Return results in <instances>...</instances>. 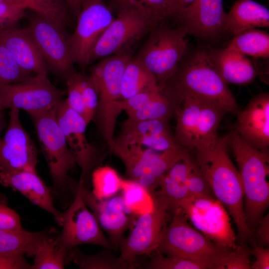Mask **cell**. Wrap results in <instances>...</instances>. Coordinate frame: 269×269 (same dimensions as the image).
<instances>
[{
    "label": "cell",
    "mask_w": 269,
    "mask_h": 269,
    "mask_svg": "<svg viewBox=\"0 0 269 269\" xmlns=\"http://www.w3.org/2000/svg\"><path fill=\"white\" fill-rule=\"evenodd\" d=\"M37 163V150L21 124L19 109L11 107L6 132L0 141V172L36 170Z\"/></svg>",
    "instance_id": "ac0fdd59"
},
{
    "label": "cell",
    "mask_w": 269,
    "mask_h": 269,
    "mask_svg": "<svg viewBox=\"0 0 269 269\" xmlns=\"http://www.w3.org/2000/svg\"><path fill=\"white\" fill-rule=\"evenodd\" d=\"M113 140L122 146L136 144L159 152L184 149L175 141L168 120L136 121L128 118Z\"/></svg>",
    "instance_id": "ffe728a7"
},
{
    "label": "cell",
    "mask_w": 269,
    "mask_h": 269,
    "mask_svg": "<svg viewBox=\"0 0 269 269\" xmlns=\"http://www.w3.org/2000/svg\"><path fill=\"white\" fill-rule=\"evenodd\" d=\"M255 257V261L251 265L252 269H269V248L256 245L251 252Z\"/></svg>",
    "instance_id": "7bdbcfd3"
},
{
    "label": "cell",
    "mask_w": 269,
    "mask_h": 269,
    "mask_svg": "<svg viewBox=\"0 0 269 269\" xmlns=\"http://www.w3.org/2000/svg\"><path fill=\"white\" fill-rule=\"evenodd\" d=\"M75 75L83 100L85 108L84 119L89 124L93 120L97 108L98 94L88 75L77 71H75Z\"/></svg>",
    "instance_id": "d590c367"
},
{
    "label": "cell",
    "mask_w": 269,
    "mask_h": 269,
    "mask_svg": "<svg viewBox=\"0 0 269 269\" xmlns=\"http://www.w3.org/2000/svg\"><path fill=\"white\" fill-rule=\"evenodd\" d=\"M179 207L195 228L208 239L229 250L237 248L230 215L216 198L189 196L180 202Z\"/></svg>",
    "instance_id": "7c38bea8"
},
{
    "label": "cell",
    "mask_w": 269,
    "mask_h": 269,
    "mask_svg": "<svg viewBox=\"0 0 269 269\" xmlns=\"http://www.w3.org/2000/svg\"><path fill=\"white\" fill-rule=\"evenodd\" d=\"M62 230L58 234L57 240L59 245L68 252L83 244L112 248L96 218L85 203L80 184L73 201L62 212Z\"/></svg>",
    "instance_id": "2e32d148"
},
{
    "label": "cell",
    "mask_w": 269,
    "mask_h": 269,
    "mask_svg": "<svg viewBox=\"0 0 269 269\" xmlns=\"http://www.w3.org/2000/svg\"><path fill=\"white\" fill-rule=\"evenodd\" d=\"M80 184L85 203L108 234L112 248H119L125 238V232L132 227L136 216L126 204L121 192L100 199L89 188Z\"/></svg>",
    "instance_id": "e0dca14e"
},
{
    "label": "cell",
    "mask_w": 269,
    "mask_h": 269,
    "mask_svg": "<svg viewBox=\"0 0 269 269\" xmlns=\"http://www.w3.org/2000/svg\"><path fill=\"white\" fill-rule=\"evenodd\" d=\"M68 10L77 18L81 10L83 0H64Z\"/></svg>",
    "instance_id": "f6af8a7d"
},
{
    "label": "cell",
    "mask_w": 269,
    "mask_h": 269,
    "mask_svg": "<svg viewBox=\"0 0 269 269\" xmlns=\"http://www.w3.org/2000/svg\"><path fill=\"white\" fill-rule=\"evenodd\" d=\"M56 108L30 116L52 178L51 196L64 209L73 201L79 184L69 176L76 162L58 123Z\"/></svg>",
    "instance_id": "3957f363"
},
{
    "label": "cell",
    "mask_w": 269,
    "mask_h": 269,
    "mask_svg": "<svg viewBox=\"0 0 269 269\" xmlns=\"http://www.w3.org/2000/svg\"><path fill=\"white\" fill-rule=\"evenodd\" d=\"M269 26L267 7L253 0H237L226 14L224 31L235 35L247 29Z\"/></svg>",
    "instance_id": "d4e9b609"
},
{
    "label": "cell",
    "mask_w": 269,
    "mask_h": 269,
    "mask_svg": "<svg viewBox=\"0 0 269 269\" xmlns=\"http://www.w3.org/2000/svg\"><path fill=\"white\" fill-rule=\"evenodd\" d=\"M0 183L20 192L33 204L48 212L61 226L62 213L55 206L50 188L39 177L36 170L0 172Z\"/></svg>",
    "instance_id": "7402d4cb"
},
{
    "label": "cell",
    "mask_w": 269,
    "mask_h": 269,
    "mask_svg": "<svg viewBox=\"0 0 269 269\" xmlns=\"http://www.w3.org/2000/svg\"><path fill=\"white\" fill-rule=\"evenodd\" d=\"M227 47L244 55L269 58V35L257 28L247 29L235 35Z\"/></svg>",
    "instance_id": "f546056e"
},
{
    "label": "cell",
    "mask_w": 269,
    "mask_h": 269,
    "mask_svg": "<svg viewBox=\"0 0 269 269\" xmlns=\"http://www.w3.org/2000/svg\"><path fill=\"white\" fill-rule=\"evenodd\" d=\"M28 7L24 4L9 2H0V29L14 24L23 17Z\"/></svg>",
    "instance_id": "f35d334b"
},
{
    "label": "cell",
    "mask_w": 269,
    "mask_h": 269,
    "mask_svg": "<svg viewBox=\"0 0 269 269\" xmlns=\"http://www.w3.org/2000/svg\"><path fill=\"white\" fill-rule=\"evenodd\" d=\"M257 245L269 247V215L263 216L256 228Z\"/></svg>",
    "instance_id": "ee69618b"
},
{
    "label": "cell",
    "mask_w": 269,
    "mask_h": 269,
    "mask_svg": "<svg viewBox=\"0 0 269 269\" xmlns=\"http://www.w3.org/2000/svg\"><path fill=\"white\" fill-rule=\"evenodd\" d=\"M193 161L192 154L188 151L163 176L159 184V190L153 192L167 199L170 211L173 213L179 208L180 202L190 196L186 180Z\"/></svg>",
    "instance_id": "484cf974"
},
{
    "label": "cell",
    "mask_w": 269,
    "mask_h": 269,
    "mask_svg": "<svg viewBox=\"0 0 269 269\" xmlns=\"http://www.w3.org/2000/svg\"><path fill=\"white\" fill-rule=\"evenodd\" d=\"M92 192L98 198L113 196L121 191L123 179L113 167L100 165L92 173Z\"/></svg>",
    "instance_id": "1f68e13d"
},
{
    "label": "cell",
    "mask_w": 269,
    "mask_h": 269,
    "mask_svg": "<svg viewBox=\"0 0 269 269\" xmlns=\"http://www.w3.org/2000/svg\"><path fill=\"white\" fill-rule=\"evenodd\" d=\"M181 209L173 213L164 228L155 251L167 256H178L198 262L207 269H221L233 250L221 246L191 227Z\"/></svg>",
    "instance_id": "5b68a950"
},
{
    "label": "cell",
    "mask_w": 269,
    "mask_h": 269,
    "mask_svg": "<svg viewBox=\"0 0 269 269\" xmlns=\"http://www.w3.org/2000/svg\"><path fill=\"white\" fill-rule=\"evenodd\" d=\"M148 269H206L203 264L193 260L178 256H163L156 254L145 266Z\"/></svg>",
    "instance_id": "8d00e7d4"
},
{
    "label": "cell",
    "mask_w": 269,
    "mask_h": 269,
    "mask_svg": "<svg viewBox=\"0 0 269 269\" xmlns=\"http://www.w3.org/2000/svg\"><path fill=\"white\" fill-rule=\"evenodd\" d=\"M228 134H218L190 152L209 184L215 198L226 209L235 223L239 245H247L252 232L244 212V192L241 178L228 151Z\"/></svg>",
    "instance_id": "6da1fadb"
},
{
    "label": "cell",
    "mask_w": 269,
    "mask_h": 269,
    "mask_svg": "<svg viewBox=\"0 0 269 269\" xmlns=\"http://www.w3.org/2000/svg\"><path fill=\"white\" fill-rule=\"evenodd\" d=\"M0 45L6 48L24 71L32 74H47L48 67L26 28L15 24L0 29Z\"/></svg>",
    "instance_id": "603a6c76"
},
{
    "label": "cell",
    "mask_w": 269,
    "mask_h": 269,
    "mask_svg": "<svg viewBox=\"0 0 269 269\" xmlns=\"http://www.w3.org/2000/svg\"><path fill=\"white\" fill-rule=\"evenodd\" d=\"M32 75L21 69L7 49L0 45V86L21 82Z\"/></svg>",
    "instance_id": "836d02e7"
},
{
    "label": "cell",
    "mask_w": 269,
    "mask_h": 269,
    "mask_svg": "<svg viewBox=\"0 0 269 269\" xmlns=\"http://www.w3.org/2000/svg\"><path fill=\"white\" fill-rule=\"evenodd\" d=\"M113 5L129 4L142 9L160 22L172 17V0H111Z\"/></svg>",
    "instance_id": "e575fe53"
},
{
    "label": "cell",
    "mask_w": 269,
    "mask_h": 269,
    "mask_svg": "<svg viewBox=\"0 0 269 269\" xmlns=\"http://www.w3.org/2000/svg\"><path fill=\"white\" fill-rule=\"evenodd\" d=\"M74 33L69 36L73 62L82 67L90 64L93 49L113 20L110 7L103 0H83Z\"/></svg>",
    "instance_id": "5bb4252c"
},
{
    "label": "cell",
    "mask_w": 269,
    "mask_h": 269,
    "mask_svg": "<svg viewBox=\"0 0 269 269\" xmlns=\"http://www.w3.org/2000/svg\"><path fill=\"white\" fill-rule=\"evenodd\" d=\"M109 151L121 159L126 179L135 181L151 193L158 188L163 176L188 150L169 149L159 152L139 145L122 146L113 140L107 143Z\"/></svg>",
    "instance_id": "52a82bcc"
},
{
    "label": "cell",
    "mask_w": 269,
    "mask_h": 269,
    "mask_svg": "<svg viewBox=\"0 0 269 269\" xmlns=\"http://www.w3.org/2000/svg\"><path fill=\"white\" fill-rule=\"evenodd\" d=\"M186 186L190 196L215 198L209 184L197 165L194 158L186 180Z\"/></svg>",
    "instance_id": "74e56055"
},
{
    "label": "cell",
    "mask_w": 269,
    "mask_h": 269,
    "mask_svg": "<svg viewBox=\"0 0 269 269\" xmlns=\"http://www.w3.org/2000/svg\"><path fill=\"white\" fill-rule=\"evenodd\" d=\"M186 33L163 22L154 26L135 56L162 89L179 65L187 48Z\"/></svg>",
    "instance_id": "ba28073f"
},
{
    "label": "cell",
    "mask_w": 269,
    "mask_h": 269,
    "mask_svg": "<svg viewBox=\"0 0 269 269\" xmlns=\"http://www.w3.org/2000/svg\"><path fill=\"white\" fill-rule=\"evenodd\" d=\"M250 253L247 245H238L236 248L231 251L221 269H251Z\"/></svg>",
    "instance_id": "60d3db41"
},
{
    "label": "cell",
    "mask_w": 269,
    "mask_h": 269,
    "mask_svg": "<svg viewBox=\"0 0 269 269\" xmlns=\"http://www.w3.org/2000/svg\"><path fill=\"white\" fill-rule=\"evenodd\" d=\"M226 14L223 0H195L173 17L186 34L210 38L224 31Z\"/></svg>",
    "instance_id": "d6986e66"
},
{
    "label": "cell",
    "mask_w": 269,
    "mask_h": 269,
    "mask_svg": "<svg viewBox=\"0 0 269 269\" xmlns=\"http://www.w3.org/2000/svg\"><path fill=\"white\" fill-rule=\"evenodd\" d=\"M0 229L21 231L23 230L17 213L8 206L7 199L0 193Z\"/></svg>",
    "instance_id": "ab89813d"
},
{
    "label": "cell",
    "mask_w": 269,
    "mask_h": 269,
    "mask_svg": "<svg viewBox=\"0 0 269 269\" xmlns=\"http://www.w3.org/2000/svg\"><path fill=\"white\" fill-rule=\"evenodd\" d=\"M63 94L47 74H37L21 82L0 86V103L4 109H21L31 116L57 107Z\"/></svg>",
    "instance_id": "9a60e30c"
},
{
    "label": "cell",
    "mask_w": 269,
    "mask_h": 269,
    "mask_svg": "<svg viewBox=\"0 0 269 269\" xmlns=\"http://www.w3.org/2000/svg\"><path fill=\"white\" fill-rule=\"evenodd\" d=\"M58 234L51 228L36 252L32 269H64L70 263V252L61 248L57 243Z\"/></svg>",
    "instance_id": "f1b7e54d"
},
{
    "label": "cell",
    "mask_w": 269,
    "mask_h": 269,
    "mask_svg": "<svg viewBox=\"0 0 269 269\" xmlns=\"http://www.w3.org/2000/svg\"><path fill=\"white\" fill-rule=\"evenodd\" d=\"M162 89L177 108L185 98H192L234 115L241 110L205 50L197 51L183 65H179Z\"/></svg>",
    "instance_id": "7a4b0ae2"
},
{
    "label": "cell",
    "mask_w": 269,
    "mask_h": 269,
    "mask_svg": "<svg viewBox=\"0 0 269 269\" xmlns=\"http://www.w3.org/2000/svg\"><path fill=\"white\" fill-rule=\"evenodd\" d=\"M157 87H160L153 75L135 56H133L126 66L122 78V100Z\"/></svg>",
    "instance_id": "83f0119b"
},
{
    "label": "cell",
    "mask_w": 269,
    "mask_h": 269,
    "mask_svg": "<svg viewBox=\"0 0 269 269\" xmlns=\"http://www.w3.org/2000/svg\"><path fill=\"white\" fill-rule=\"evenodd\" d=\"M110 249L91 255H86L77 247L69 254L70 262L83 269H132L128 263L115 256Z\"/></svg>",
    "instance_id": "4dcf8cb0"
},
{
    "label": "cell",
    "mask_w": 269,
    "mask_h": 269,
    "mask_svg": "<svg viewBox=\"0 0 269 269\" xmlns=\"http://www.w3.org/2000/svg\"><path fill=\"white\" fill-rule=\"evenodd\" d=\"M121 193L126 204L136 216L150 211L153 208L152 193L135 181L123 179Z\"/></svg>",
    "instance_id": "d6a6232c"
},
{
    "label": "cell",
    "mask_w": 269,
    "mask_h": 269,
    "mask_svg": "<svg viewBox=\"0 0 269 269\" xmlns=\"http://www.w3.org/2000/svg\"><path fill=\"white\" fill-rule=\"evenodd\" d=\"M26 27L44 58L48 69L65 77L74 69L69 36L64 24L49 16L30 10Z\"/></svg>",
    "instance_id": "30bf717a"
},
{
    "label": "cell",
    "mask_w": 269,
    "mask_h": 269,
    "mask_svg": "<svg viewBox=\"0 0 269 269\" xmlns=\"http://www.w3.org/2000/svg\"><path fill=\"white\" fill-rule=\"evenodd\" d=\"M206 51L226 84L247 85L253 82L258 75L255 66L246 55L227 47Z\"/></svg>",
    "instance_id": "cb8c5ba5"
},
{
    "label": "cell",
    "mask_w": 269,
    "mask_h": 269,
    "mask_svg": "<svg viewBox=\"0 0 269 269\" xmlns=\"http://www.w3.org/2000/svg\"><path fill=\"white\" fill-rule=\"evenodd\" d=\"M117 14L95 45L90 63L104 57L130 52L131 46L161 23L147 12L129 4L113 5Z\"/></svg>",
    "instance_id": "8992f818"
},
{
    "label": "cell",
    "mask_w": 269,
    "mask_h": 269,
    "mask_svg": "<svg viewBox=\"0 0 269 269\" xmlns=\"http://www.w3.org/2000/svg\"><path fill=\"white\" fill-rule=\"evenodd\" d=\"M56 117L76 164L81 169L79 183L88 188L92 172L102 165L107 152L89 142L86 134L88 124L82 116L69 107L65 100L57 106Z\"/></svg>",
    "instance_id": "4fadbf2b"
},
{
    "label": "cell",
    "mask_w": 269,
    "mask_h": 269,
    "mask_svg": "<svg viewBox=\"0 0 269 269\" xmlns=\"http://www.w3.org/2000/svg\"><path fill=\"white\" fill-rule=\"evenodd\" d=\"M3 110H4L3 107H2L1 104L0 103V111H3Z\"/></svg>",
    "instance_id": "7dc6e473"
},
{
    "label": "cell",
    "mask_w": 269,
    "mask_h": 269,
    "mask_svg": "<svg viewBox=\"0 0 269 269\" xmlns=\"http://www.w3.org/2000/svg\"><path fill=\"white\" fill-rule=\"evenodd\" d=\"M152 194V209L137 216L128 236L119 248V258L133 269L135 268L134 263L138 256H150L155 252L170 211L168 201L164 196L155 192Z\"/></svg>",
    "instance_id": "8fae6325"
},
{
    "label": "cell",
    "mask_w": 269,
    "mask_h": 269,
    "mask_svg": "<svg viewBox=\"0 0 269 269\" xmlns=\"http://www.w3.org/2000/svg\"><path fill=\"white\" fill-rule=\"evenodd\" d=\"M4 126H5V121H4V115L2 112V111H0V134ZM0 140H1V138L0 137Z\"/></svg>",
    "instance_id": "bcb514c9"
},
{
    "label": "cell",
    "mask_w": 269,
    "mask_h": 269,
    "mask_svg": "<svg viewBox=\"0 0 269 269\" xmlns=\"http://www.w3.org/2000/svg\"><path fill=\"white\" fill-rule=\"evenodd\" d=\"M23 254L0 255V269H32Z\"/></svg>",
    "instance_id": "b9f144b4"
},
{
    "label": "cell",
    "mask_w": 269,
    "mask_h": 269,
    "mask_svg": "<svg viewBox=\"0 0 269 269\" xmlns=\"http://www.w3.org/2000/svg\"><path fill=\"white\" fill-rule=\"evenodd\" d=\"M228 144L239 167L245 199L246 222L253 232L269 204V149L251 147L235 131L228 134Z\"/></svg>",
    "instance_id": "277c9868"
},
{
    "label": "cell",
    "mask_w": 269,
    "mask_h": 269,
    "mask_svg": "<svg viewBox=\"0 0 269 269\" xmlns=\"http://www.w3.org/2000/svg\"><path fill=\"white\" fill-rule=\"evenodd\" d=\"M51 228L39 232L24 229L11 231L0 229V255L23 254L34 257L42 241Z\"/></svg>",
    "instance_id": "4316f807"
},
{
    "label": "cell",
    "mask_w": 269,
    "mask_h": 269,
    "mask_svg": "<svg viewBox=\"0 0 269 269\" xmlns=\"http://www.w3.org/2000/svg\"><path fill=\"white\" fill-rule=\"evenodd\" d=\"M234 130L248 144L258 150L269 145V94L261 93L237 114Z\"/></svg>",
    "instance_id": "44dd1931"
},
{
    "label": "cell",
    "mask_w": 269,
    "mask_h": 269,
    "mask_svg": "<svg viewBox=\"0 0 269 269\" xmlns=\"http://www.w3.org/2000/svg\"><path fill=\"white\" fill-rule=\"evenodd\" d=\"M226 112L218 107L192 98H185L175 111L173 134L177 144L191 151L214 138Z\"/></svg>",
    "instance_id": "9c48e42d"
}]
</instances>
